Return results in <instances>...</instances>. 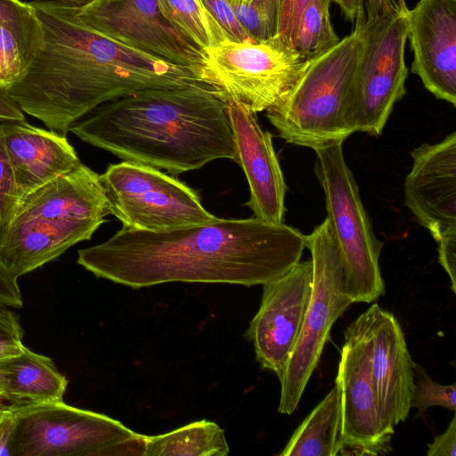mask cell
<instances>
[{"mask_svg": "<svg viewBox=\"0 0 456 456\" xmlns=\"http://www.w3.org/2000/svg\"><path fill=\"white\" fill-rule=\"evenodd\" d=\"M331 2L312 0L301 12L292 47L307 60L322 54L340 40L330 20Z\"/></svg>", "mask_w": 456, "mask_h": 456, "instance_id": "26", "label": "cell"}, {"mask_svg": "<svg viewBox=\"0 0 456 456\" xmlns=\"http://www.w3.org/2000/svg\"><path fill=\"white\" fill-rule=\"evenodd\" d=\"M343 446L340 392L335 383L292 434L280 456H336Z\"/></svg>", "mask_w": 456, "mask_h": 456, "instance_id": "23", "label": "cell"}, {"mask_svg": "<svg viewBox=\"0 0 456 456\" xmlns=\"http://www.w3.org/2000/svg\"><path fill=\"white\" fill-rule=\"evenodd\" d=\"M0 333H9L23 337L19 317L12 312L0 306Z\"/></svg>", "mask_w": 456, "mask_h": 456, "instance_id": "38", "label": "cell"}, {"mask_svg": "<svg viewBox=\"0 0 456 456\" xmlns=\"http://www.w3.org/2000/svg\"><path fill=\"white\" fill-rule=\"evenodd\" d=\"M313 263V289L294 351L280 380L278 411L291 415L320 360L335 322L352 304L346 291L342 254L327 217L305 235Z\"/></svg>", "mask_w": 456, "mask_h": 456, "instance_id": "7", "label": "cell"}, {"mask_svg": "<svg viewBox=\"0 0 456 456\" xmlns=\"http://www.w3.org/2000/svg\"><path fill=\"white\" fill-rule=\"evenodd\" d=\"M20 0H0V15L18 5Z\"/></svg>", "mask_w": 456, "mask_h": 456, "instance_id": "41", "label": "cell"}, {"mask_svg": "<svg viewBox=\"0 0 456 456\" xmlns=\"http://www.w3.org/2000/svg\"><path fill=\"white\" fill-rule=\"evenodd\" d=\"M224 101L233 137V161L242 168L249 187L246 206L255 217L281 224L287 186L272 134L260 126L256 112L235 101Z\"/></svg>", "mask_w": 456, "mask_h": 456, "instance_id": "16", "label": "cell"}, {"mask_svg": "<svg viewBox=\"0 0 456 456\" xmlns=\"http://www.w3.org/2000/svg\"><path fill=\"white\" fill-rule=\"evenodd\" d=\"M404 204L438 244V260L456 292V133L411 152Z\"/></svg>", "mask_w": 456, "mask_h": 456, "instance_id": "11", "label": "cell"}, {"mask_svg": "<svg viewBox=\"0 0 456 456\" xmlns=\"http://www.w3.org/2000/svg\"><path fill=\"white\" fill-rule=\"evenodd\" d=\"M77 17L120 44L197 71L204 52L173 25L157 0H93L75 8Z\"/></svg>", "mask_w": 456, "mask_h": 456, "instance_id": "13", "label": "cell"}, {"mask_svg": "<svg viewBox=\"0 0 456 456\" xmlns=\"http://www.w3.org/2000/svg\"><path fill=\"white\" fill-rule=\"evenodd\" d=\"M305 235L256 217L164 231L122 227L77 251V264L98 278L133 289L167 282L264 285L297 264Z\"/></svg>", "mask_w": 456, "mask_h": 456, "instance_id": "1", "label": "cell"}, {"mask_svg": "<svg viewBox=\"0 0 456 456\" xmlns=\"http://www.w3.org/2000/svg\"><path fill=\"white\" fill-rule=\"evenodd\" d=\"M0 128L21 197L82 163L65 134L26 120L0 122Z\"/></svg>", "mask_w": 456, "mask_h": 456, "instance_id": "20", "label": "cell"}, {"mask_svg": "<svg viewBox=\"0 0 456 456\" xmlns=\"http://www.w3.org/2000/svg\"><path fill=\"white\" fill-rule=\"evenodd\" d=\"M311 1L278 0V20L275 37L283 44L292 47L293 37L301 12Z\"/></svg>", "mask_w": 456, "mask_h": 456, "instance_id": "31", "label": "cell"}, {"mask_svg": "<svg viewBox=\"0 0 456 456\" xmlns=\"http://www.w3.org/2000/svg\"><path fill=\"white\" fill-rule=\"evenodd\" d=\"M43 45V29L29 3L0 15V86L7 87L28 70Z\"/></svg>", "mask_w": 456, "mask_h": 456, "instance_id": "22", "label": "cell"}, {"mask_svg": "<svg viewBox=\"0 0 456 456\" xmlns=\"http://www.w3.org/2000/svg\"><path fill=\"white\" fill-rule=\"evenodd\" d=\"M63 5L73 7V8H81L93 0H54Z\"/></svg>", "mask_w": 456, "mask_h": 456, "instance_id": "40", "label": "cell"}, {"mask_svg": "<svg viewBox=\"0 0 456 456\" xmlns=\"http://www.w3.org/2000/svg\"><path fill=\"white\" fill-rule=\"evenodd\" d=\"M363 43L362 26L308 66L266 117L287 142L313 150L344 142L354 134L351 96Z\"/></svg>", "mask_w": 456, "mask_h": 456, "instance_id": "4", "label": "cell"}, {"mask_svg": "<svg viewBox=\"0 0 456 456\" xmlns=\"http://www.w3.org/2000/svg\"><path fill=\"white\" fill-rule=\"evenodd\" d=\"M43 45L26 73L5 87L24 113L67 134L101 104L151 88L201 81L196 70L109 38L56 1L29 3Z\"/></svg>", "mask_w": 456, "mask_h": 456, "instance_id": "2", "label": "cell"}, {"mask_svg": "<svg viewBox=\"0 0 456 456\" xmlns=\"http://www.w3.org/2000/svg\"><path fill=\"white\" fill-rule=\"evenodd\" d=\"M0 387L4 407L14 409L63 401L68 379L51 358L24 346L0 360Z\"/></svg>", "mask_w": 456, "mask_h": 456, "instance_id": "21", "label": "cell"}, {"mask_svg": "<svg viewBox=\"0 0 456 456\" xmlns=\"http://www.w3.org/2000/svg\"><path fill=\"white\" fill-rule=\"evenodd\" d=\"M228 453L224 430L207 419L161 435H143L142 456H225Z\"/></svg>", "mask_w": 456, "mask_h": 456, "instance_id": "24", "label": "cell"}, {"mask_svg": "<svg viewBox=\"0 0 456 456\" xmlns=\"http://www.w3.org/2000/svg\"><path fill=\"white\" fill-rule=\"evenodd\" d=\"M111 215L100 175L81 163L23 195L11 221L31 218L96 221Z\"/></svg>", "mask_w": 456, "mask_h": 456, "instance_id": "18", "label": "cell"}, {"mask_svg": "<svg viewBox=\"0 0 456 456\" xmlns=\"http://www.w3.org/2000/svg\"><path fill=\"white\" fill-rule=\"evenodd\" d=\"M360 20L354 26L362 25L395 10L407 11L405 0H359Z\"/></svg>", "mask_w": 456, "mask_h": 456, "instance_id": "32", "label": "cell"}, {"mask_svg": "<svg viewBox=\"0 0 456 456\" xmlns=\"http://www.w3.org/2000/svg\"><path fill=\"white\" fill-rule=\"evenodd\" d=\"M100 179L111 215L126 229L157 232L219 218L204 208L195 190L152 167L123 160L109 165Z\"/></svg>", "mask_w": 456, "mask_h": 456, "instance_id": "9", "label": "cell"}, {"mask_svg": "<svg viewBox=\"0 0 456 456\" xmlns=\"http://www.w3.org/2000/svg\"><path fill=\"white\" fill-rule=\"evenodd\" d=\"M21 194L0 128V233L12 219Z\"/></svg>", "mask_w": 456, "mask_h": 456, "instance_id": "29", "label": "cell"}, {"mask_svg": "<svg viewBox=\"0 0 456 456\" xmlns=\"http://www.w3.org/2000/svg\"><path fill=\"white\" fill-rule=\"evenodd\" d=\"M24 346L22 337L0 333V360L20 354Z\"/></svg>", "mask_w": 456, "mask_h": 456, "instance_id": "37", "label": "cell"}, {"mask_svg": "<svg viewBox=\"0 0 456 456\" xmlns=\"http://www.w3.org/2000/svg\"><path fill=\"white\" fill-rule=\"evenodd\" d=\"M102 224L41 218L11 221L0 233V259L18 279L89 240Z\"/></svg>", "mask_w": 456, "mask_h": 456, "instance_id": "19", "label": "cell"}, {"mask_svg": "<svg viewBox=\"0 0 456 456\" xmlns=\"http://www.w3.org/2000/svg\"><path fill=\"white\" fill-rule=\"evenodd\" d=\"M313 289L312 260L299 261L263 285L261 303L246 337L263 369L281 379L303 326Z\"/></svg>", "mask_w": 456, "mask_h": 456, "instance_id": "14", "label": "cell"}, {"mask_svg": "<svg viewBox=\"0 0 456 456\" xmlns=\"http://www.w3.org/2000/svg\"><path fill=\"white\" fill-rule=\"evenodd\" d=\"M340 8L345 19L356 25L360 20L359 0H332Z\"/></svg>", "mask_w": 456, "mask_h": 456, "instance_id": "39", "label": "cell"}, {"mask_svg": "<svg viewBox=\"0 0 456 456\" xmlns=\"http://www.w3.org/2000/svg\"><path fill=\"white\" fill-rule=\"evenodd\" d=\"M406 12L395 10L361 25L363 43L350 107L354 133L381 134L395 103L406 94Z\"/></svg>", "mask_w": 456, "mask_h": 456, "instance_id": "10", "label": "cell"}, {"mask_svg": "<svg viewBox=\"0 0 456 456\" xmlns=\"http://www.w3.org/2000/svg\"><path fill=\"white\" fill-rule=\"evenodd\" d=\"M80 140L172 175L234 160L226 104L202 81L151 88L104 102L69 129Z\"/></svg>", "mask_w": 456, "mask_h": 456, "instance_id": "3", "label": "cell"}, {"mask_svg": "<svg viewBox=\"0 0 456 456\" xmlns=\"http://www.w3.org/2000/svg\"><path fill=\"white\" fill-rule=\"evenodd\" d=\"M411 72L436 99L456 105V0H419L406 12Z\"/></svg>", "mask_w": 456, "mask_h": 456, "instance_id": "15", "label": "cell"}, {"mask_svg": "<svg viewBox=\"0 0 456 456\" xmlns=\"http://www.w3.org/2000/svg\"><path fill=\"white\" fill-rule=\"evenodd\" d=\"M235 16L254 41L276 36L278 0H229Z\"/></svg>", "mask_w": 456, "mask_h": 456, "instance_id": "27", "label": "cell"}, {"mask_svg": "<svg viewBox=\"0 0 456 456\" xmlns=\"http://www.w3.org/2000/svg\"><path fill=\"white\" fill-rule=\"evenodd\" d=\"M343 142L314 150V170L324 191L327 219L343 256L346 291L352 303H371L385 293L379 240L347 166Z\"/></svg>", "mask_w": 456, "mask_h": 456, "instance_id": "5", "label": "cell"}, {"mask_svg": "<svg viewBox=\"0 0 456 456\" xmlns=\"http://www.w3.org/2000/svg\"><path fill=\"white\" fill-rule=\"evenodd\" d=\"M26 120L24 112L9 95L4 86H0V122Z\"/></svg>", "mask_w": 456, "mask_h": 456, "instance_id": "36", "label": "cell"}, {"mask_svg": "<svg viewBox=\"0 0 456 456\" xmlns=\"http://www.w3.org/2000/svg\"><path fill=\"white\" fill-rule=\"evenodd\" d=\"M309 61L276 37L265 41L226 39L204 51L200 78L224 100L256 113L283 97Z\"/></svg>", "mask_w": 456, "mask_h": 456, "instance_id": "8", "label": "cell"}, {"mask_svg": "<svg viewBox=\"0 0 456 456\" xmlns=\"http://www.w3.org/2000/svg\"><path fill=\"white\" fill-rule=\"evenodd\" d=\"M15 415L12 409L0 411V456H11V445L15 429Z\"/></svg>", "mask_w": 456, "mask_h": 456, "instance_id": "35", "label": "cell"}, {"mask_svg": "<svg viewBox=\"0 0 456 456\" xmlns=\"http://www.w3.org/2000/svg\"><path fill=\"white\" fill-rule=\"evenodd\" d=\"M428 456H455L456 455V417L453 415L448 428L435 437L428 445Z\"/></svg>", "mask_w": 456, "mask_h": 456, "instance_id": "34", "label": "cell"}, {"mask_svg": "<svg viewBox=\"0 0 456 456\" xmlns=\"http://www.w3.org/2000/svg\"><path fill=\"white\" fill-rule=\"evenodd\" d=\"M335 383L340 392L342 455H382L393 435L382 427L372 379L371 347L365 312L345 332Z\"/></svg>", "mask_w": 456, "mask_h": 456, "instance_id": "12", "label": "cell"}, {"mask_svg": "<svg viewBox=\"0 0 456 456\" xmlns=\"http://www.w3.org/2000/svg\"><path fill=\"white\" fill-rule=\"evenodd\" d=\"M413 370L416 383L411 407L416 408L419 415L432 406H441L455 411L456 384L441 385L434 381L424 369L415 362Z\"/></svg>", "mask_w": 456, "mask_h": 456, "instance_id": "28", "label": "cell"}, {"mask_svg": "<svg viewBox=\"0 0 456 456\" xmlns=\"http://www.w3.org/2000/svg\"><path fill=\"white\" fill-rule=\"evenodd\" d=\"M367 315L371 347V368L378 411L383 428H395L409 416L415 388L414 362L401 325L393 314L373 304Z\"/></svg>", "mask_w": 456, "mask_h": 456, "instance_id": "17", "label": "cell"}, {"mask_svg": "<svg viewBox=\"0 0 456 456\" xmlns=\"http://www.w3.org/2000/svg\"><path fill=\"white\" fill-rule=\"evenodd\" d=\"M212 18L226 34L235 42L252 40L238 21L229 0H201ZM254 41V40H252Z\"/></svg>", "mask_w": 456, "mask_h": 456, "instance_id": "30", "label": "cell"}, {"mask_svg": "<svg viewBox=\"0 0 456 456\" xmlns=\"http://www.w3.org/2000/svg\"><path fill=\"white\" fill-rule=\"evenodd\" d=\"M4 408V403H3V399H2V390H1V387H0V411Z\"/></svg>", "mask_w": 456, "mask_h": 456, "instance_id": "42", "label": "cell"}, {"mask_svg": "<svg viewBox=\"0 0 456 456\" xmlns=\"http://www.w3.org/2000/svg\"><path fill=\"white\" fill-rule=\"evenodd\" d=\"M10 409L11 456L142 455L143 435L105 414L64 401Z\"/></svg>", "mask_w": 456, "mask_h": 456, "instance_id": "6", "label": "cell"}, {"mask_svg": "<svg viewBox=\"0 0 456 456\" xmlns=\"http://www.w3.org/2000/svg\"><path fill=\"white\" fill-rule=\"evenodd\" d=\"M15 278L0 259V306L21 308L23 300Z\"/></svg>", "mask_w": 456, "mask_h": 456, "instance_id": "33", "label": "cell"}, {"mask_svg": "<svg viewBox=\"0 0 456 456\" xmlns=\"http://www.w3.org/2000/svg\"><path fill=\"white\" fill-rule=\"evenodd\" d=\"M167 20L203 52L229 39L201 0H157Z\"/></svg>", "mask_w": 456, "mask_h": 456, "instance_id": "25", "label": "cell"}]
</instances>
